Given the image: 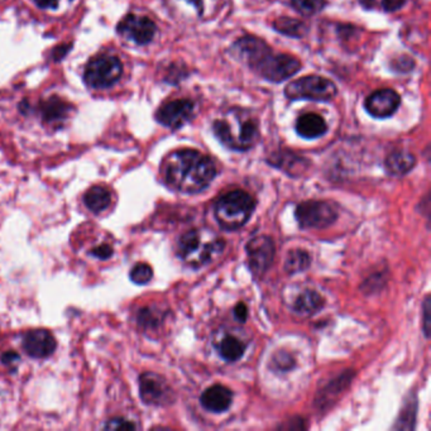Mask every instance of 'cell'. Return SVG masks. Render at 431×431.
<instances>
[{
  "mask_svg": "<svg viewBox=\"0 0 431 431\" xmlns=\"http://www.w3.org/2000/svg\"><path fill=\"white\" fill-rule=\"evenodd\" d=\"M163 177L174 190L198 194L212 184L217 175L215 164L196 149H178L166 157Z\"/></svg>",
  "mask_w": 431,
  "mask_h": 431,
  "instance_id": "cell-1",
  "label": "cell"
},
{
  "mask_svg": "<svg viewBox=\"0 0 431 431\" xmlns=\"http://www.w3.org/2000/svg\"><path fill=\"white\" fill-rule=\"evenodd\" d=\"M237 57L271 83H281L301 69V62L290 55H275L264 41L253 35H244L233 46Z\"/></svg>",
  "mask_w": 431,
  "mask_h": 431,
  "instance_id": "cell-2",
  "label": "cell"
},
{
  "mask_svg": "<svg viewBox=\"0 0 431 431\" xmlns=\"http://www.w3.org/2000/svg\"><path fill=\"white\" fill-rule=\"evenodd\" d=\"M214 135L226 147L233 151H248L260 138L258 123L242 109H230L212 124Z\"/></svg>",
  "mask_w": 431,
  "mask_h": 431,
  "instance_id": "cell-3",
  "label": "cell"
},
{
  "mask_svg": "<svg viewBox=\"0 0 431 431\" xmlns=\"http://www.w3.org/2000/svg\"><path fill=\"white\" fill-rule=\"evenodd\" d=\"M226 242L209 229H192L178 241V255L191 267H203L221 255Z\"/></svg>",
  "mask_w": 431,
  "mask_h": 431,
  "instance_id": "cell-4",
  "label": "cell"
},
{
  "mask_svg": "<svg viewBox=\"0 0 431 431\" xmlns=\"http://www.w3.org/2000/svg\"><path fill=\"white\" fill-rule=\"evenodd\" d=\"M255 208V198L248 192L234 190L226 192L217 200L214 212L221 228L226 230H235L247 223Z\"/></svg>",
  "mask_w": 431,
  "mask_h": 431,
  "instance_id": "cell-5",
  "label": "cell"
},
{
  "mask_svg": "<svg viewBox=\"0 0 431 431\" xmlns=\"http://www.w3.org/2000/svg\"><path fill=\"white\" fill-rule=\"evenodd\" d=\"M285 95L290 100L329 101L337 95V86L329 78L310 75L287 84Z\"/></svg>",
  "mask_w": 431,
  "mask_h": 431,
  "instance_id": "cell-6",
  "label": "cell"
},
{
  "mask_svg": "<svg viewBox=\"0 0 431 431\" xmlns=\"http://www.w3.org/2000/svg\"><path fill=\"white\" fill-rule=\"evenodd\" d=\"M123 75V65L113 55H99L85 66L84 81L92 89H106L113 86Z\"/></svg>",
  "mask_w": 431,
  "mask_h": 431,
  "instance_id": "cell-7",
  "label": "cell"
},
{
  "mask_svg": "<svg viewBox=\"0 0 431 431\" xmlns=\"http://www.w3.org/2000/svg\"><path fill=\"white\" fill-rule=\"evenodd\" d=\"M297 221L303 229H324L338 218V212L326 201H305L297 206Z\"/></svg>",
  "mask_w": 431,
  "mask_h": 431,
  "instance_id": "cell-8",
  "label": "cell"
},
{
  "mask_svg": "<svg viewBox=\"0 0 431 431\" xmlns=\"http://www.w3.org/2000/svg\"><path fill=\"white\" fill-rule=\"evenodd\" d=\"M140 392L144 403L152 406H166L175 400V394L166 380L152 372L141 375Z\"/></svg>",
  "mask_w": 431,
  "mask_h": 431,
  "instance_id": "cell-9",
  "label": "cell"
},
{
  "mask_svg": "<svg viewBox=\"0 0 431 431\" xmlns=\"http://www.w3.org/2000/svg\"><path fill=\"white\" fill-rule=\"evenodd\" d=\"M248 266L255 277H262L269 271L275 258V243L266 235L255 237L248 242Z\"/></svg>",
  "mask_w": 431,
  "mask_h": 431,
  "instance_id": "cell-10",
  "label": "cell"
},
{
  "mask_svg": "<svg viewBox=\"0 0 431 431\" xmlns=\"http://www.w3.org/2000/svg\"><path fill=\"white\" fill-rule=\"evenodd\" d=\"M155 32V22L144 15H126L118 24V33L140 46L152 42Z\"/></svg>",
  "mask_w": 431,
  "mask_h": 431,
  "instance_id": "cell-11",
  "label": "cell"
},
{
  "mask_svg": "<svg viewBox=\"0 0 431 431\" xmlns=\"http://www.w3.org/2000/svg\"><path fill=\"white\" fill-rule=\"evenodd\" d=\"M195 115V105L189 99L172 100L160 106L155 113V119L164 127L178 129L192 121Z\"/></svg>",
  "mask_w": 431,
  "mask_h": 431,
  "instance_id": "cell-12",
  "label": "cell"
},
{
  "mask_svg": "<svg viewBox=\"0 0 431 431\" xmlns=\"http://www.w3.org/2000/svg\"><path fill=\"white\" fill-rule=\"evenodd\" d=\"M401 104L400 95L391 89L372 92L364 103V108L372 117L383 119L394 115Z\"/></svg>",
  "mask_w": 431,
  "mask_h": 431,
  "instance_id": "cell-13",
  "label": "cell"
},
{
  "mask_svg": "<svg viewBox=\"0 0 431 431\" xmlns=\"http://www.w3.org/2000/svg\"><path fill=\"white\" fill-rule=\"evenodd\" d=\"M57 343L53 335L46 329H35L27 332L23 338V349L29 357L43 360L55 352Z\"/></svg>",
  "mask_w": 431,
  "mask_h": 431,
  "instance_id": "cell-14",
  "label": "cell"
},
{
  "mask_svg": "<svg viewBox=\"0 0 431 431\" xmlns=\"http://www.w3.org/2000/svg\"><path fill=\"white\" fill-rule=\"evenodd\" d=\"M74 106L58 96H51L47 100L40 101L37 113L41 115L42 121L49 124H62L72 112Z\"/></svg>",
  "mask_w": 431,
  "mask_h": 431,
  "instance_id": "cell-15",
  "label": "cell"
},
{
  "mask_svg": "<svg viewBox=\"0 0 431 431\" xmlns=\"http://www.w3.org/2000/svg\"><path fill=\"white\" fill-rule=\"evenodd\" d=\"M200 401L206 410L219 414L230 407L233 401V394L230 389H226V386L214 384L204 391Z\"/></svg>",
  "mask_w": 431,
  "mask_h": 431,
  "instance_id": "cell-16",
  "label": "cell"
},
{
  "mask_svg": "<svg viewBox=\"0 0 431 431\" xmlns=\"http://www.w3.org/2000/svg\"><path fill=\"white\" fill-rule=\"evenodd\" d=\"M328 124L319 114L307 113L301 115L296 121V132L305 140H315L324 135Z\"/></svg>",
  "mask_w": 431,
  "mask_h": 431,
  "instance_id": "cell-17",
  "label": "cell"
},
{
  "mask_svg": "<svg viewBox=\"0 0 431 431\" xmlns=\"http://www.w3.org/2000/svg\"><path fill=\"white\" fill-rule=\"evenodd\" d=\"M416 163L415 155L407 151H395L386 158V170L392 176H403L410 172Z\"/></svg>",
  "mask_w": 431,
  "mask_h": 431,
  "instance_id": "cell-18",
  "label": "cell"
},
{
  "mask_svg": "<svg viewBox=\"0 0 431 431\" xmlns=\"http://www.w3.org/2000/svg\"><path fill=\"white\" fill-rule=\"evenodd\" d=\"M84 203L90 212L100 214L112 204V192L103 186H94L86 191Z\"/></svg>",
  "mask_w": 431,
  "mask_h": 431,
  "instance_id": "cell-19",
  "label": "cell"
},
{
  "mask_svg": "<svg viewBox=\"0 0 431 431\" xmlns=\"http://www.w3.org/2000/svg\"><path fill=\"white\" fill-rule=\"evenodd\" d=\"M218 350L221 358L226 362L239 361L246 352V343L234 335H226L220 340Z\"/></svg>",
  "mask_w": 431,
  "mask_h": 431,
  "instance_id": "cell-20",
  "label": "cell"
},
{
  "mask_svg": "<svg viewBox=\"0 0 431 431\" xmlns=\"http://www.w3.org/2000/svg\"><path fill=\"white\" fill-rule=\"evenodd\" d=\"M324 305V298L316 291H304L297 297L294 309L300 315H312L318 312Z\"/></svg>",
  "mask_w": 431,
  "mask_h": 431,
  "instance_id": "cell-21",
  "label": "cell"
},
{
  "mask_svg": "<svg viewBox=\"0 0 431 431\" xmlns=\"http://www.w3.org/2000/svg\"><path fill=\"white\" fill-rule=\"evenodd\" d=\"M273 28L282 35L296 37V38L303 37L307 31L305 23L294 19V18H287V17H282V18L277 19L273 24Z\"/></svg>",
  "mask_w": 431,
  "mask_h": 431,
  "instance_id": "cell-22",
  "label": "cell"
},
{
  "mask_svg": "<svg viewBox=\"0 0 431 431\" xmlns=\"http://www.w3.org/2000/svg\"><path fill=\"white\" fill-rule=\"evenodd\" d=\"M309 266H310V255L301 249H296V251L290 252L287 255V260L285 262V269L289 273L303 272Z\"/></svg>",
  "mask_w": 431,
  "mask_h": 431,
  "instance_id": "cell-23",
  "label": "cell"
},
{
  "mask_svg": "<svg viewBox=\"0 0 431 431\" xmlns=\"http://www.w3.org/2000/svg\"><path fill=\"white\" fill-rule=\"evenodd\" d=\"M292 7L300 15L310 17L320 13L326 6V0H291Z\"/></svg>",
  "mask_w": 431,
  "mask_h": 431,
  "instance_id": "cell-24",
  "label": "cell"
},
{
  "mask_svg": "<svg viewBox=\"0 0 431 431\" xmlns=\"http://www.w3.org/2000/svg\"><path fill=\"white\" fill-rule=\"evenodd\" d=\"M196 9L198 18H210L219 8V0H184Z\"/></svg>",
  "mask_w": 431,
  "mask_h": 431,
  "instance_id": "cell-25",
  "label": "cell"
},
{
  "mask_svg": "<svg viewBox=\"0 0 431 431\" xmlns=\"http://www.w3.org/2000/svg\"><path fill=\"white\" fill-rule=\"evenodd\" d=\"M162 315L160 311L152 307H144L140 311L138 323L144 329H155L162 323Z\"/></svg>",
  "mask_w": 431,
  "mask_h": 431,
  "instance_id": "cell-26",
  "label": "cell"
},
{
  "mask_svg": "<svg viewBox=\"0 0 431 431\" xmlns=\"http://www.w3.org/2000/svg\"><path fill=\"white\" fill-rule=\"evenodd\" d=\"M130 280L137 285H146L153 277V269L147 263H137L130 271Z\"/></svg>",
  "mask_w": 431,
  "mask_h": 431,
  "instance_id": "cell-27",
  "label": "cell"
},
{
  "mask_svg": "<svg viewBox=\"0 0 431 431\" xmlns=\"http://www.w3.org/2000/svg\"><path fill=\"white\" fill-rule=\"evenodd\" d=\"M294 366H295V360L291 357L290 354L285 353V352H278L272 360V367L276 371L287 372Z\"/></svg>",
  "mask_w": 431,
  "mask_h": 431,
  "instance_id": "cell-28",
  "label": "cell"
},
{
  "mask_svg": "<svg viewBox=\"0 0 431 431\" xmlns=\"http://www.w3.org/2000/svg\"><path fill=\"white\" fill-rule=\"evenodd\" d=\"M430 298L426 297L424 305H423V326H424L426 338H429V335H430Z\"/></svg>",
  "mask_w": 431,
  "mask_h": 431,
  "instance_id": "cell-29",
  "label": "cell"
},
{
  "mask_svg": "<svg viewBox=\"0 0 431 431\" xmlns=\"http://www.w3.org/2000/svg\"><path fill=\"white\" fill-rule=\"evenodd\" d=\"M105 429L110 430H118V429H135V425L130 421H128L126 419H113L110 421H108V424L104 426Z\"/></svg>",
  "mask_w": 431,
  "mask_h": 431,
  "instance_id": "cell-30",
  "label": "cell"
},
{
  "mask_svg": "<svg viewBox=\"0 0 431 431\" xmlns=\"http://www.w3.org/2000/svg\"><path fill=\"white\" fill-rule=\"evenodd\" d=\"M92 255L99 258V260H108L113 255V248L106 243H103V244H100L98 247L92 249Z\"/></svg>",
  "mask_w": 431,
  "mask_h": 431,
  "instance_id": "cell-31",
  "label": "cell"
},
{
  "mask_svg": "<svg viewBox=\"0 0 431 431\" xmlns=\"http://www.w3.org/2000/svg\"><path fill=\"white\" fill-rule=\"evenodd\" d=\"M395 70L401 71V72H407L414 67V61L412 58L407 56L400 57L397 61H395Z\"/></svg>",
  "mask_w": 431,
  "mask_h": 431,
  "instance_id": "cell-32",
  "label": "cell"
},
{
  "mask_svg": "<svg viewBox=\"0 0 431 431\" xmlns=\"http://www.w3.org/2000/svg\"><path fill=\"white\" fill-rule=\"evenodd\" d=\"M407 0H383L382 1V7L386 12H396L400 8L405 6Z\"/></svg>",
  "mask_w": 431,
  "mask_h": 431,
  "instance_id": "cell-33",
  "label": "cell"
},
{
  "mask_svg": "<svg viewBox=\"0 0 431 431\" xmlns=\"http://www.w3.org/2000/svg\"><path fill=\"white\" fill-rule=\"evenodd\" d=\"M1 362L9 368H15L19 363V355L15 352H7V353L3 354Z\"/></svg>",
  "mask_w": 431,
  "mask_h": 431,
  "instance_id": "cell-34",
  "label": "cell"
},
{
  "mask_svg": "<svg viewBox=\"0 0 431 431\" xmlns=\"http://www.w3.org/2000/svg\"><path fill=\"white\" fill-rule=\"evenodd\" d=\"M71 47H72V44L71 43H66V44H60L58 47H56L53 52H52V57H53V60L55 61H61L62 58H64L67 53H69V51L71 50Z\"/></svg>",
  "mask_w": 431,
  "mask_h": 431,
  "instance_id": "cell-35",
  "label": "cell"
},
{
  "mask_svg": "<svg viewBox=\"0 0 431 431\" xmlns=\"http://www.w3.org/2000/svg\"><path fill=\"white\" fill-rule=\"evenodd\" d=\"M234 315H235V319L238 320V321H242V323H244L246 320H247L248 316V310L247 306L244 304H238L235 306V309H234Z\"/></svg>",
  "mask_w": 431,
  "mask_h": 431,
  "instance_id": "cell-36",
  "label": "cell"
},
{
  "mask_svg": "<svg viewBox=\"0 0 431 431\" xmlns=\"http://www.w3.org/2000/svg\"><path fill=\"white\" fill-rule=\"evenodd\" d=\"M61 0H35V4L43 9H55Z\"/></svg>",
  "mask_w": 431,
  "mask_h": 431,
  "instance_id": "cell-37",
  "label": "cell"
}]
</instances>
